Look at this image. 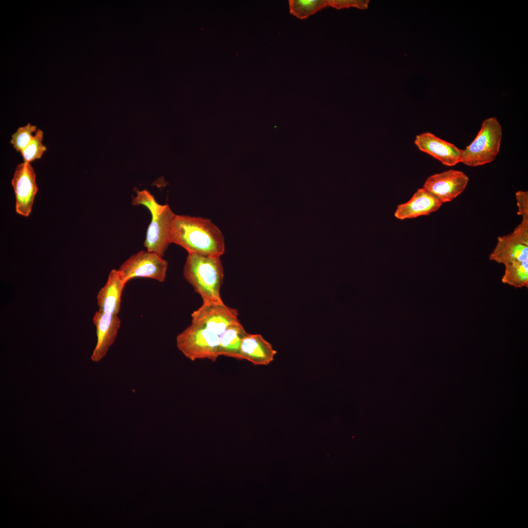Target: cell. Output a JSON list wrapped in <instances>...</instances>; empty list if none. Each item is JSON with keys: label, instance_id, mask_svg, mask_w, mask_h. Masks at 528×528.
Returning a JSON list of instances; mask_svg holds the SVG:
<instances>
[{"label": "cell", "instance_id": "15", "mask_svg": "<svg viewBox=\"0 0 528 528\" xmlns=\"http://www.w3.org/2000/svg\"><path fill=\"white\" fill-rule=\"evenodd\" d=\"M126 284L118 269H112L106 284L97 295L99 310L107 313L118 315L121 307L122 293Z\"/></svg>", "mask_w": 528, "mask_h": 528}, {"label": "cell", "instance_id": "6", "mask_svg": "<svg viewBox=\"0 0 528 528\" xmlns=\"http://www.w3.org/2000/svg\"><path fill=\"white\" fill-rule=\"evenodd\" d=\"M489 259L504 265L528 262V218H523L511 233L498 238Z\"/></svg>", "mask_w": 528, "mask_h": 528}, {"label": "cell", "instance_id": "10", "mask_svg": "<svg viewBox=\"0 0 528 528\" xmlns=\"http://www.w3.org/2000/svg\"><path fill=\"white\" fill-rule=\"evenodd\" d=\"M11 184L15 194L16 212L28 217L38 192L36 174L29 163L23 162L17 166Z\"/></svg>", "mask_w": 528, "mask_h": 528}, {"label": "cell", "instance_id": "7", "mask_svg": "<svg viewBox=\"0 0 528 528\" xmlns=\"http://www.w3.org/2000/svg\"><path fill=\"white\" fill-rule=\"evenodd\" d=\"M238 310L223 302L203 303L191 314V323L220 335L229 326L240 322Z\"/></svg>", "mask_w": 528, "mask_h": 528}, {"label": "cell", "instance_id": "16", "mask_svg": "<svg viewBox=\"0 0 528 528\" xmlns=\"http://www.w3.org/2000/svg\"><path fill=\"white\" fill-rule=\"evenodd\" d=\"M246 334L240 322L229 326L219 335V356L222 355L241 360V344Z\"/></svg>", "mask_w": 528, "mask_h": 528}, {"label": "cell", "instance_id": "14", "mask_svg": "<svg viewBox=\"0 0 528 528\" xmlns=\"http://www.w3.org/2000/svg\"><path fill=\"white\" fill-rule=\"evenodd\" d=\"M277 351L259 334H247L241 342V360H247L255 365H267L274 360Z\"/></svg>", "mask_w": 528, "mask_h": 528}, {"label": "cell", "instance_id": "8", "mask_svg": "<svg viewBox=\"0 0 528 528\" xmlns=\"http://www.w3.org/2000/svg\"><path fill=\"white\" fill-rule=\"evenodd\" d=\"M151 215L144 245L147 250L163 257L171 243V228L176 215L168 205L161 204Z\"/></svg>", "mask_w": 528, "mask_h": 528}, {"label": "cell", "instance_id": "17", "mask_svg": "<svg viewBox=\"0 0 528 528\" xmlns=\"http://www.w3.org/2000/svg\"><path fill=\"white\" fill-rule=\"evenodd\" d=\"M505 267L502 283L515 288L528 287V262L510 263Z\"/></svg>", "mask_w": 528, "mask_h": 528}, {"label": "cell", "instance_id": "13", "mask_svg": "<svg viewBox=\"0 0 528 528\" xmlns=\"http://www.w3.org/2000/svg\"><path fill=\"white\" fill-rule=\"evenodd\" d=\"M442 204L424 188H419L408 201L397 206L394 216L403 220L428 215L439 210Z\"/></svg>", "mask_w": 528, "mask_h": 528}, {"label": "cell", "instance_id": "4", "mask_svg": "<svg viewBox=\"0 0 528 528\" xmlns=\"http://www.w3.org/2000/svg\"><path fill=\"white\" fill-rule=\"evenodd\" d=\"M177 349L192 361L208 359L214 362L219 356V335L196 324H191L176 339Z\"/></svg>", "mask_w": 528, "mask_h": 528}, {"label": "cell", "instance_id": "5", "mask_svg": "<svg viewBox=\"0 0 528 528\" xmlns=\"http://www.w3.org/2000/svg\"><path fill=\"white\" fill-rule=\"evenodd\" d=\"M168 262L159 255L141 250L127 259L118 269L127 284L135 278H146L163 282L166 277Z\"/></svg>", "mask_w": 528, "mask_h": 528}, {"label": "cell", "instance_id": "19", "mask_svg": "<svg viewBox=\"0 0 528 528\" xmlns=\"http://www.w3.org/2000/svg\"><path fill=\"white\" fill-rule=\"evenodd\" d=\"M43 132L38 130L30 143L21 152L24 162H30L42 157L46 150V147L42 143Z\"/></svg>", "mask_w": 528, "mask_h": 528}, {"label": "cell", "instance_id": "18", "mask_svg": "<svg viewBox=\"0 0 528 528\" xmlns=\"http://www.w3.org/2000/svg\"><path fill=\"white\" fill-rule=\"evenodd\" d=\"M290 13L298 19H307L328 6V0H289Z\"/></svg>", "mask_w": 528, "mask_h": 528}, {"label": "cell", "instance_id": "2", "mask_svg": "<svg viewBox=\"0 0 528 528\" xmlns=\"http://www.w3.org/2000/svg\"><path fill=\"white\" fill-rule=\"evenodd\" d=\"M220 257L188 253L183 267L186 280L199 294L203 303L223 302L220 289L223 269Z\"/></svg>", "mask_w": 528, "mask_h": 528}, {"label": "cell", "instance_id": "21", "mask_svg": "<svg viewBox=\"0 0 528 528\" xmlns=\"http://www.w3.org/2000/svg\"><path fill=\"white\" fill-rule=\"evenodd\" d=\"M137 196L133 197L132 204L133 205H143L146 207L151 214L156 210L161 204H158L154 197L147 190L137 191Z\"/></svg>", "mask_w": 528, "mask_h": 528}, {"label": "cell", "instance_id": "1", "mask_svg": "<svg viewBox=\"0 0 528 528\" xmlns=\"http://www.w3.org/2000/svg\"><path fill=\"white\" fill-rule=\"evenodd\" d=\"M170 242L184 248L188 253L220 257L225 251L220 230L210 220L201 217L176 215Z\"/></svg>", "mask_w": 528, "mask_h": 528}, {"label": "cell", "instance_id": "20", "mask_svg": "<svg viewBox=\"0 0 528 528\" xmlns=\"http://www.w3.org/2000/svg\"><path fill=\"white\" fill-rule=\"evenodd\" d=\"M36 131V126L30 123L19 127L12 134L10 143L17 152H21L31 142L33 136L32 133Z\"/></svg>", "mask_w": 528, "mask_h": 528}, {"label": "cell", "instance_id": "3", "mask_svg": "<svg viewBox=\"0 0 528 528\" xmlns=\"http://www.w3.org/2000/svg\"><path fill=\"white\" fill-rule=\"evenodd\" d=\"M502 136V128L497 119H485L474 139L462 150L461 163L477 167L493 162L499 153Z\"/></svg>", "mask_w": 528, "mask_h": 528}, {"label": "cell", "instance_id": "22", "mask_svg": "<svg viewBox=\"0 0 528 528\" xmlns=\"http://www.w3.org/2000/svg\"><path fill=\"white\" fill-rule=\"evenodd\" d=\"M518 207V215L522 218H528V192L518 191L515 194Z\"/></svg>", "mask_w": 528, "mask_h": 528}, {"label": "cell", "instance_id": "12", "mask_svg": "<svg viewBox=\"0 0 528 528\" xmlns=\"http://www.w3.org/2000/svg\"><path fill=\"white\" fill-rule=\"evenodd\" d=\"M92 322L96 327L97 339L90 358L94 362H98L105 356L115 342L121 321L117 315L98 310L95 312Z\"/></svg>", "mask_w": 528, "mask_h": 528}, {"label": "cell", "instance_id": "23", "mask_svg": "<svg viewBox=\"0 0 528 528\" xmlns=\"http://www.w3.org/2000/svg\"><path fill=\"white\" fill-rule=\"evenodd\" d=\"M328 6L337 9L349 7L351 6L363 8L367 5L364 0H328Z\"/></svg>", "mask_w": 528, "mask_h": 528}, {"label": "cell", "instance_id": "11", "mask_svg": "<svg viewBox=\"0 0 528 528\" xmlns=\"http://www.w3.org/2000/svg\"><path fill=\"white\" fill-rule=\"evenodd\" d=\"M414 143L420 151L433 156L443 165L453 166L461 163L462 150L432 133L425 132L416 135Z\"/></svg>", "mask_w": 528, "mask_h": 528}, {"label": "cell", "instance_id": "9", "mask_svg": "<svg viewBox=\"0 0 528 528\" xmlns=\"http://www.w3.org/2000/svg\"><path fill=\"white\" fill-rule=\"evenodd\" d=\"M468 176L463 172L450 169L429 176L423 188L443 203L452 201L465 189Z\"/></svg>", "mask_w": 528, "mask_h": 528}]
</instances>
